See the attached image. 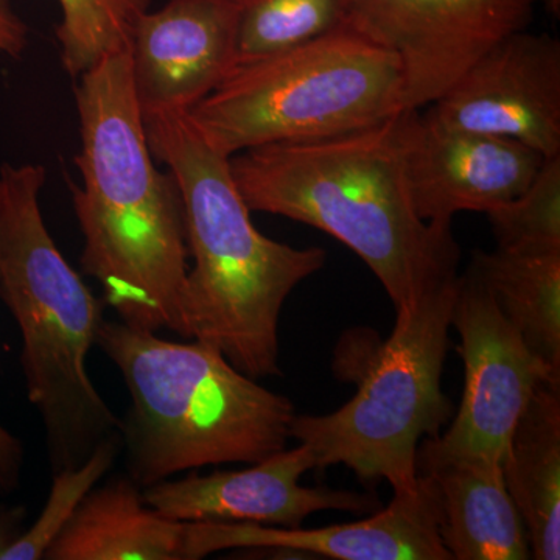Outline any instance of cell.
Listing matches in <instances>:
<instances>
[{
    "instance_id": "cell-1",
    "label": "cell",
    "mask_w": 560,
    "mask_h": 560,
    "mask_svg": "<svg viewBox=\"0 0 560 560\" xmlns=\"http://www.w3.org/2000/svg\"><path fill=\"white\" fill-rule=\"evenodd\" d=\"M75 98L81 186L72 194L84 237L81 267L101 283L121 323L183 337L186 215L172 173L153 164L130 49L80 75Z\"/></svg>"
},
{
    "instance_id": "cell-2",
    "label": "cell",
    "mask_w": 560,
    "mask_h": 560,
    "mask_svg": "<svg viewBox=\"0 0 560 560\" xmlns=\"http://www.w3.org/2000/svg\"><path fill=\"white\" fill-rule=\"evenodd\" d=\"M401 114L366 130L268 143L230 158L250 212L301 221L349 246L396 311L456 278L451 224L419 219L405 171Z\"/></svg>"
},
{
    "instance_id": "cell-3",
    "label": "cell",
    "mask_w": 560,
    "mask_h": 560,
    "mask_svg": "<svg viewBox=\"0 0 560 560\" xmlns=\"http://www.w3.org/2000/svg\"><path fill=\"white\" fill-rule=\"evenodd\" d=\"M151 153L171 168L186 215L194 267L180 300L183 338L219 350L249 377L279 375V319L287 298L326 264V250L265 237L232 178L230 156L187 113L142 116Z\"/></svg>"
},
{
    "instance_id": "cell-4",
    "label": "cell",
    "mask_w": 560,
    "mask_h": 560,
    "mask_svg": "<svg viewBox=\"0 0 560 560\" xmlns=\"http://www.w3.org/2000/svg\"><path fill=\"white\" fill-rule=\"evenodd\" d=\"M97 346L130 390L121 422L128 477L143 488L180 471L254 464L287 448L289 397L243 374L205 342H175L103 320Z\"/></svg>"
},
{
    "instance_id": "cell-5",
    "label": "cell",
    "mask_w": 560,
    "mask_h": 560,
    "mask_svg": "<svg viewBox=\"0 0 560 560\" xmlns=\"http://www.w3.org/2000/svg\"><path fill=\"white\" fill-rule=\"evenodd\" d=\"M44 180L43 165L0 167V298L21 330L27 396L43 419L55 474L83 463L119 433L121 420L88 374L103 305L44 223Z\"/></svg>"
},
{
    "instance_id": "cell-6",
    "label": "cell",
    "mask_w": 560,
    "mask_h": 560,
    "mask_svg": "<svg viewBox=\"0 0 560 560\" xmlns=\"http://www.w3.org/2000/svg\"><path fill=\"white\" fill-rule=\"evenodd\" d=\"M404 110L397 55L342 27L237 66L187 116L213 149L231 158L268 143L366 130Z\"/></svg>"
},
{
    "instance_id": "cell-7",
    "label": "cell",
    "mask_w": 560,
    "mask_h": 560,
    "mask_svg": "<svg viewBox=\"0 0 560 560\" xmlns=\"http://www.w3.org/2000/svg\"><path fill=\"white\" fill-rule=\"evenodd\" d=\"M456 279L396 311L393 334L340 410L291 420V440L311 447L316 469L342 464L361 481H388L394 493L418 486L420 442L438 436L452 411L441 382Z\"/></svg>"
},
{
    "instance_id": "cell-8",
    "label": "cell",
    "mask_w": 560,
    "mask_h": 560,
    "mask_svg": "<svg viewBox=\"0 0 560 560\" xmlns=\"http://www.w3.org/2000/svg\"><path fill=\"white\" fill-rule=\"evenodd\" d=\"M452 326L460 337L464 393L451 429L420 442L418 470L448 460L489 458L503 464L515 425L541 382L560 383L497 307L470 270L456 279Z\"/></svg>"
},
{
    "instance_id": "cell-9",
    "label": "cell",
    "mask_w": 560,
    "mask_h": 560,
    "mask_svg": "<svg viewBox=\"0 0 560 560\" xmlns=\"http://www.w3.org/2000/svg\"><path fill=\"white\" fill-rule=\"evenodd\" d=\"M536 0H349V27L397 55L405 108L433 105L493 46L525 31Z\"/></svg>"
},
{
    "instance_id": "cell-10",
    "label": "cell",
    "mask_w": 560,
    "mask_h": 560,
    "mask_svg": "<svg viewBox=\"0 0 560 560\" xmlns=\"http://www.w3.org/2000/svg\"><path fill=\"white\" fill-rule=\"evenodd\" d=\"M425 116L442 127L515 139L541 156H558L559 40L512 33L482 55Z\"/></svg>"
},
{
    "instance_id": "cell-11",
    "label": "cell",
    "mask_w": 560,
    "mask_h": 560,
    "mask_svg": "<svg viewBox=\"0 0 560 560\" xmlns=\"http://www.w3.org/2000/svg\"><path fill=\"white\" fill-rule=\"evenodd\" d=\"M401 135L412 206L429 223L512 200L547 160L518 140L442 127L419 110H404Z\"/></svg>"
},
{
    "instance_id": "cell-12",
    "label": "cell",
    "mask_w": 560,
    "mask_h": 560,
    "mask_svg": "<svg viewBox=\"0 0 560 560\" xmlns=\"http://www.w3.org/2000/svg\"><path fill=\"white\" fill-rule=\"evenodd\" d=\"M243 470L191 474L183 480H164L143 490L154 511L180 522L259 523L300 528L319 511L366 512L377 500L350 490L304 488L302 475L316 469L305 444L280 451Z\"/></svg>"
},
{
    "instance_id": "cell-13",
    "label": "cell",
    "mask_w": 560,
    "mask_h": 560,
    "mask_svg": "<svg viewBox=\"0 0 560 560\" xmlns=\"http://www.w3.org/2000/svg\"><path fill=\"white\" fill-rule=\"evenodd\" d=\"M237 11L231 0H171L132 33V84L142 116L187 113L235 68Z\"/></svg>"
},
{
    "instance_id": "cell-14",
    "label": "cell",
    "mask_w": 560,
    "mask_h": 560,
    "mask_svg": "<svg viewBox=\"0 0 560 560\" xmlns=\"http://www.w3.org/2000/svg\"><path fill=\"white\" fill-rule=\"evenodd\" d=\"M197 558L232 548H270L338 560H453L442 544L440 503L430 475L385 510L353 523L301 529L259 523L194 522Z\"/></svg>"
},
{
    "instance_id": "cell-15",
    "label": "cell",
    "mask_w": 560,
    "mask_h": 560,
    "mask_svg": "<svg viewBox=\"0 0 560 560\" xmlns=\"http://www.w3.org/2000/svg\"><path fill=\"white\" fill-rule=\"evenodd\" d=\"M44 559L197 560L194 522L165 517L138 482L117 477L91 490Z\"/></svg>"
},
{
    "instance_id": "cell-16",
    "label": "cell",
    "mask_w": 560,
    "mask_h": 560,
    "mask_svg": "<svg viewBox=\"0 0 560 560\" xmlns=\"http://www.w3.org/2000/svg\"><path fill=\"white\" fill-rule=\"evenodd\" d=\"M420 474L430 475L436 488L441 539L452 559L533 558L525 523L506 488L500 460H448Z\"/></svg>"
},
{
    "instance_id": "cell-17",
    "label": "cell",
    "mask_w": 560,
    "mask_h": 560,
    "mask_svg": "<svg viewBox=\"0 0 560 560\" xmlns=\"http://www.w3.org/2000/svg\"><path fill=\"white\" fill-rule=\"evenodd\" d=\"M503 475L528 534L530 556L560 558V383L541 382L512 433Z\"/></svg>"
},
{
    "instance_id": "cell-18",
    "label": "cell",
    "mask_w": 560,
    "mask_h": 560,
    "mask_svg": "<svg viewBox=\"0 0 560 560\" xmlns=\"http://www.w3.org/2000/svg\"><path fill=\"white\" fill-rule=\"evenodd\" d=\"M471 270L523 341L560 374V250L477 253Z\"/></svg>"
},
{
    "instance_id": "cell-19",
    "label": "cell",
    "mask_w": 560,
    "mask_h": 560,
    "mask_svg": "<svg viewBox=\"0 0 560 560\" xmlns=\"http://www.w3.org/2000/svg\"><path fill=\"white\" fill-rule=\"evenodd\" d=\"M237 11L235 68L349 27V0H231Z\"/></svg>"
},
{
    "instance_id": "cell-20",
    "label": "cell",
    "mask_w": 560,
    "mask_h": 560,
    "mask_svg": "<svg viewBox=\"0 0 560 560\" xmlns=\"http://www.w3.org/2000/svg\"><path fill=\"white\" fill-rule=\"evenodd\" d=\"M61 22L57 38L62 68L73 79L106 57L128 50L132 33L150 0H58Z\"/></svg>"
},
{
    "instance_id": "cell-21",
    "label": "cell",
    "mask_w": 560,
    "mask_h": 560,
    "mask_svg": "<svg viewBox=\"0 0 560 560\" xmlns=\"http://www.w3.org/2000/svg\"><path fill=\"white\" fill-rule=\"evenodd\" d=\"M486 213L499 248L517 253H559L560 154L545 160L521 195Z\"/></svg>"
},
{
    "instance_id": "cell-22",
    "label": "cell",
    "mask_w": 560,
    "mask_h": 560,
    "mask_svg": "<svg viewBox=\"0 0 560 560\" xmlns=\"http://www.w3.org/2000/svg\"><path fill=\"white\" fill-rule=\"evenodd\" d=\"M117 452L119 433H114L98 442L79 466L55 471L49 499L39 517L0 552V560L44 559L91 490L108 474Z\"/></svg>"
},
{
    "instance_id": "cell-23",
    "label": "cell",
    "mask_w": 560,
    "mask_h": 560,
    "mask_svg": "<svg viewBox=\"0 0 560 560\" xmlns=\"http://www.w3.org/2000/svg\"><path fill=\"white\" fill-rule=\"evenodd\" d=\"M24 448L21 441L0 425V493H10L20 486Z\"/></svg>"
},
{
    "instance_id": "cell-24",
    "label": "cell",
    "mask_w": 560,
    "mask_h": 560,
    "mask_svg": "<svg viewBox=\"0 0 560 560\" xmlns=\"http://www.w3.org/2000/svg\"><path fill=\"white\" fill-rule=\"evenodd\" d=\"M28 43V28L11 7L10 0H0V55L18 58Z\"/></svg>"
},
{
    "instance_id": "cell-25",
    "label": "cell",
    "mask_w": 560,
    "mask_h": 560,
    "mask_svg": "<svg viewBox=\"0 0 560 560\" xmlns=\"http://www.w3.org/2000/svg\"><path fill=\"white\" fill-rule=\"evenodd\" d=\"M24 517V508L0 506V552L20 536Z\"/></svg>"
},
{
    "instance_id": "cell-26",
    "label": "cell",
    "mask_w": 560,
    "mask_h": 560,
    "mask_svg": "<svg viewBox=\"0 0 560 560\" xmlns=\"http://www.w3.org/2000/svg\"><path fill=\"white\" fill-rule=\"evenodd\" d=\"M541 3H544L545 9L550 11V14H552V16H560V0H541Z\"/></svg>"
}]
</instances>
